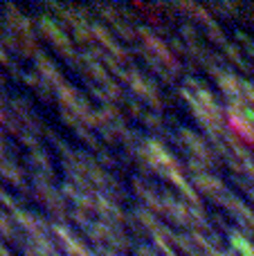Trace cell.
Segmentation results:
<instances>
[{"instance_id": "1", "label": "cell", "mask_w": 254, "mask_h": 256, "mask_svg": "<svg viewBox=\"0 0 254 256\" xmlns=\"http://www.w3.org/2000/svg\"><path fill=\"white\" fill-rule=\"evenodd\" d=\"M228 128L234 132V137H238L241 142H246V144H254V130H252V126L248 124L243 117H238V115H228Z\"/></svg>"}]
</instances>
